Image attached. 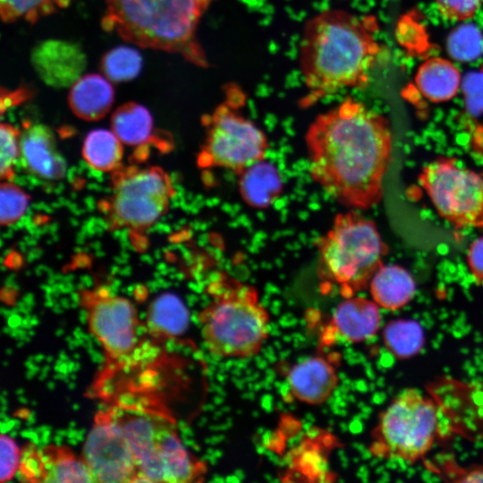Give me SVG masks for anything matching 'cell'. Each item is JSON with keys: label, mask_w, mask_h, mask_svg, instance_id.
Here are the masks:
<instances>
[{"label": "cell", "mask_w": 483, "mask_h": 483, "mask_svg": "<svg viewBox=\"0 0 483 483\" xmlns=\"http://www.w3.org/2000/svg\"><path fill=\"white\" fill-rule=\"evenodd\" d=\"M30 60L41 80L53 88L72 86L86 67V55L73 42L62 39H47L32 49Z\"/></svg>", "instance_id": "obj_13"}, {"label": "cell", "mask_w": 483, "mask_h": 483, "mask_svg": "<svg viewBox=\"0 0 483 483\" xmlns=\"http://www.w3.org/2000/svg\"><path fill=\"white\" fill-rule=\"evenodd\" d=\"M111 128L123 144L140 147L152 138L153 119L145 106L129 102L113 113Z\"/></svg>", "instance_id": "obj_22"}, {"label": "cell", "mask_w": 483, "mask_h": 483, "mask_svg": "<svg viewBox=\"0 0 483 483\" xmlns=\"http://www.w3.org/2000/svg\"><path fill=\"white\" fill-rule=\"evenodd\" d=\"M369 288L373 301L390 310L407 305L416 292L411 275L397 265L381 266L371 278Z\"/></svg>", "instance_id": "obj_18"}, {"label": "cell", "mask_w": 483, "mask_h": 483, "mask_svg": "<svg viewBox=\"0 0 483 483\" xmlns=\"http://www.w3.org/2000/svg\"><path fill=\"white\" fill-rule=\"evenodd\" d=\"M174 193L168 174L159 167H131L116 172L107 203L114 227L145 230L167 211Z\"/></svg>", "instance_id": "obj_9"}, {"label": "cell", "mask_w": 483, "mask_h": 483, "mask_svg": "<svg viewBox=\"0 0 483 483\" xmlns=\"http://www.w3.org/2000/svg\"><path fill=\"white\" fill-rule=\"evenodd\" d=\"M20 475L24 481L42 482L43 479V462L40 451L29 445L21 453L20 466L18 469Z\"/></svg>", "instance_id": "obj_33"}, {"label": "cell", "mask_w": 483, "mask_h": 483, "mask_svg": "<svg viewBox=\"0 0 483 483\" xmlns=\"http://www.w3.org/2000/svg\"><path fill=\"white\" fill-rule=\"evenodd\" d=\"M81 457L93 482H143L126 436L108 410L96 415Z\"/></svg>", "instance_id": "obj_11"}, {"label": "cell", "mask_w": 483, "mask_h": 483, "mask_svg": "<svg viewBox=\"0 0 483 483\" xmlns=\"http://www.w3.org/2000/svg\"><path fill=\"white\" fill-rule=\"evenodd\" d=\"M439 216L456 228L483 227V177L441 157L425 165L419 176Z\"/></svg>", "instance_id": "obj_10"}, {"label": "cell", "mask_w": 483, "mask_h": 483, "mask_svg": "<svg viewBox=\"0 0 483 483\" xmlns=\"http://www.w3.org/2000/svg\"><path fill=\"white\" fill-rule=\"evenodd\" d=\"M71 0H0V14L4 22L18 20L34 23L38 19L66 7Z\"/></svg>", "instance_id": "obj_27"}, {"label": "cell", "mask_w": 483, "mask_h": 483, "mask_svg": "<svg viewBox=\"0 0 483 483\" xmlns=\"http://www.w3.org/2000/svg\"><path fill=\"white\" fill-rule=\"evenodd\" d=\"M21 131L9 123H2L0 129V175L4 181H11L14 167L20 157Z\"/></svg>", "instance_id": "obj_30"}, {"label": "cell", "mask_w": 483, "mask_h": 483, "mask_svg": "<svg viewBox=\"0 0 483 483\" xmlns=\"http://www.w3.org/2000/svg\"><path fill=\"white\" fill-rule=\"evenodd\" d=\"M243 97L239 89L228 88L226 99L206 118L207 136L198 157L199 166L225 168L239 175L265 159L267 138L239 112Z\"/></svg>", "instance_id": "obj_8"}, {"label": "cell", "mask_w": 483, "mask_h": 483, "mask_svg": "<svg viewBox=\"0 0 483 483\" xmlns=\"http://www.w3.org/2000/svg\"><path fill=\"white\" fill-rule=\"evenodd\" d=\"M374 18L339 9L310 18L300 44V68L309 105L344 89H363L380 52Z\"/></svg>", "instance_id": "obj_2"}, {"label": "cell", "mask_w": 483, "mask_h": 483, "mask_svg": "<svg viewBox=\"0 0 483 483\" xmlns=\"http://www.w3.org/2000/svg\"><path fill=\"white\" fill-rule=\"evenodd\" d=\"M0 203L1 225L9 226L25 214L29 206V196L14 183L4 181L0 187Z\"/></svg>", "instance_id": "obj_28"}, {"label": "cell", "mask_w": 483, "mask_h": 483, "mask_svg": "<svg viewBox=\"0 0 483 483\" xmlns=\"http://www.w3.org/2000/svg\"><path fill=\"white\" fill-rule=\"evenodd\" d=\"M305 141L310 177L331 198L358 209L382 199L392 155V132L384 116L346 98L315 118Z\"/></svg>", "instance_id": "obj_1"}, {"label": "cell", "mask_w": 483, "mask_h": 483, "mask_svg": "<svg viewBox=\"0 0 483 483\" xmlns=\"http://www.w3.org/2000/svg\"><path fill=\"white\" fill-rule=\"evenodd\" d=\"M238 187L246 204L264 208L279 197L283 183L276 167L264 159L248 166L239 174Z\"/></svg>", "instance_id": "obj_19"}, {"label": "cell", "mask_w": 483, "mask_h": 483, "mask_svg": "<svg viewBox=\"0 0 483 483\" xmlns=\"http://www.w3.org/2000/svg\"><path fill=\"white\" fill-rule=\"evenodd\" d=\"M82 155L88 165L98 171L119 168L123 158V143L113 131L97 129L85 138Z\"/></svg>", "instance_id": "obj_24"}, {"label": "cell", "mask_w": 483, "mask_h": 483, "mask_svg": "<svg viewBox=\"0 0 483 483\" xmlns=\"http://www.w3.org/2000/svg\"><path fill=\"white\" fill-rule=\"evenodd\" d=\"M386 348L398 359H408L418 354L424 346L425 335L421 326L411 319H396L383 330Z\"/></svg>", "instance_id": "obj_25"}, {"label": "cell", "mask_w": 483, "mask_h": 483, "mask_svg": "<svg viewBox=\"0 0 483 483\" xmlns=\"http://www.w3.org/2000/svg\"><path fill=\"white\" fill-rule=\"evenodd\" d=\"M108 411L126 436L143 482L203 480L208 470L206 463L184 447L170 416L123 404Z\"/></svg>", "instance_id": "obj_4"}, {"label": "cell", "mask_w": 483, "mask_h": 483, "mask_svg": "<svg viewBox=\"0 0 483 483\" xmlns=\"http://www.w3.org/2000/svg\"><path fill=\"white\" fill-rule=\"evenodd\" d=\"M80 300L89 329L107 357L116 361L128 358L139 343L140 326L133 304L123 297L89 290L81 292Z\"/></svg>", "instance_id": "obj_12"}, {"label": "cell", "mask_w": 483, "mask_h": 483, "mask_svg": "<svg viewBox=\"0 0 483 483\" xmlns=\"http://www.w3.org/2000/svg\"><path fill=\"white\" fill-rule=\"evenodd\" d=\"M189 321L187 309L175 295L165 293L153 301L148 313V329L162 336L182 334Z\"/></svg>", "instance_id": "obj_23"}, {"label": "cell", "mask_w": 483, "mask_h": 483, "mask_svg": "<svg viewBox=\"0 0 483 483\" xmlns=\"http://www.w3.org/2000/svg\"><path fill=\"white\" fill-rule=\"evenodd\" d=\"M379 306L371 300L356 297L344 298L334 310L331 327L344 340L360 343L377 335L381 315Z\"/></svg>", "instance_id": "obj_16"}, {"label": "cell", "mask_w": 483, "mask_h": 483, "mask_svg": "<svg viewBox=\"0 0 483 483\" xmlns=\"http://www.w3.org/2000/svg\"><path fill=\"white\" fill-rule=\"evenodd\" d=\"M207 8L203 0H106L102 27L131 44L178 54L207 67L196 35Z\"/></svg>", "instance_id": "obj_3"}, {"label": "cell", "mask_w": 483, "mask_h": 483, "mask_svg": "<svg viewBox=\"0 0 483 483\" xmlns=\"http://www.w3.org/2000/svg\"><path fill=\"white\" fill-rule=\"evenodd\" d=\"M19 144V160L30 174L48 181L60 180L65 175V160L47 125L28 123L21 131Z\"/></svg>", "instance_id": "obj_14"}, {"label": "cell", "mask_w": 483, "mask_h": 483, "mask_svg": "<svg viewBox=\"0 0 483 483\" xmlns=\"http://www.w3.org/2000/svg\"><path fill=\"white\" fill-rule=\"evenodd\" d=\"M114 90L109 80L90 73L79 78L71 87L68 103L73 114L86 121L103 118L111 109Z\"/></svg>", "instance_id": "obj_17"}, {"label": "cell", "mask_w": 483, "mask_h": 483, "mask_svg": "<svg viewBox=\"0 0 483 483\" xmlns=\"http://www.w3.org/2000/svg\"><path fill=\"white\" fill-rule=\"evenodd\" d=\"M448 49L460 61L475 59L482 49V38L478 29L471 25L457 28L450 36Z\"/></svg>", "instance_id": "obj_29"}, {"label": "cell", "mask_w": 483, "mask_h": 483, "mask_svg": "<svg viewBox=\"0 0 483 483\" xmlns=\"http://www.w3.org/2000/svg\"><path fill=\"white\" fill-rule=\"evenodd\" d=\"M43 462L42 482H93L82 457L68 447L47 445L40 451Z\"/></svg>", "instance_id": "obj_21"}, {"label": "cell", "mask_w": 483, "mask_h": 483, "mask_svg": "<svg viewBox=\"0 0 483 483\" xmlns=\"http://www.w3.org/2000/svg\"><path fill=\"white\" fill-rule=\"evenodd\" d=\"M208 5L209 4V3L213 0H203Z\"/></svg>", "instance_id": "obj_37"}, {"label": "cell", "mask_w": 483, "mask_h": 483, "mask_svg": "<svg viewBox=\"0 0 483 483\" xmlns=\"http://www.w3.org/2000/svg\"><path fill=\"white\" fill-rule=\"evenodd\" d=\"M439 13L451 21L471 18L480 6L481 0H436Z\"/></svg>", "instance_id": "obj_32"}, {"label": "cell", "mask_w": 483, "mask_h": 483, "mask_svg": "<svg viewBox=\"0 0 483 483\" xmlns=\"http://www.w3.org/2000/svg\"><path fill=\"white\" fill-rule=\"evenodd\" d=\"M467 262L475 280L479 284L483 283V237L476 239L470 244Z\"/></svg>", "instance_id": "obj_34"}, {"label": "cell", "mask_w": 483, "mask_h": 483, "mask_svg": "<svg viewBox=\"0 0 483 483\" xmlns=\"http://www.w3.org/2000/svg\"><path fill=\"white\" fill-rule=\"evenodd\" d=\"M30 96L29 89L21 87L14 90L1 89V111L25 101Z\"/></svg>", "instance_id": "obj_35"}, {"label": "cell", "mask_w": 483, "mask_h": 483, "mask_svg": "<svg viewBox=\"0 0 483 483\" xmlns=\"http://www.w3.org/2000/svg\"><path fill=\"white\" fill-rule=\"evenodd\" d=\"M438 432L436 401L406 389L380 414L370 451L380 458L415 462L431 449Z\"/></svg>", "instance_id": "obj_7"}, {"label": "cell", "mask_w": 483, "mask_h": 483, "mask_svg": "<svg viewBox=\"0 0 483 483\" xmlns=\"http://www.w3.org/2000/svg\"><path fill=\"white\" fill-rule=\"evenodd\" d=\"M466 482H483V470H473L462 479Z\"/></svg>", "instance_id": "obj_36"}, {"label": "cell", "mask_w": 483, "mask_h": 483, "mask_svg": "<svg viewBox=\"0 0 483 483\" xmlns=\"http://www.w3.org/2000/svg\"><path fill=\"white\" fill-rule=\"evenodd\" d=\"M142 67L140 53L128 47H117L106 52L100 63L105 76L113 82H124L136 78Z\"/></svg>", "instance_id": "obj_26"}, {"label": "cell", "mask_w": 483, "mask_h": 483, "mask_svg": "<svg viewBox=\"0 0 483 483\" xmlns=\"http://www.w3.org/2000/svg\"><path fill=\"white\" fill-rule=\"evenodd\" d=\"M415 83L423 97L433 103H441L455 97L461 83V74L450 61L431 57L419 67Z\"/></svg>", "instance_id": "obj_20"}, {"label": "cell", "mask_w": 483, "mask_h": 483, "mask_svg": "<svg viewBox=\"0 0 483 483\" xmlns=\"http://www.w3.org/2000/svg\"><path fill=\"white\" fill-rule=\"evenodd\" d=\"M387 249L373 221L353 211L338 214L317 242L318 276L343 297H352L369 287Z\"/></svg>", "instance_id": "obj_6"}, {"label": "cell", "mask_w": 483, "mask_h": 483, "mask_svg": "<svg viewBox=\"0 0 483 483\" xmlns=\"http://www.w3.org/2000/svg\"><path fill=\"white\" fill-rule=\"evenodd\" d=\"M286 379L293 397L310 405L326 402L338 384L335 368L321 356L296 363L288 371Z\"/></svg>", "instance_id": "obj_15"}, {"label": "cell", "mask_w": 483, "mask_h": 483, "mask_svg": "<svg viewBox=\"0 0 483 483\" xmlns=\"http://www.w3.org/2000/svg\"><path fill=\"white\" fill-rule=\"evenodd\" d=\"M210 302L199 312L201 337L208 351L224 359H249L268 337L269 314L252 285L233 278L209 286Z\"/></svg>", "instance_id": "obj_5"}, {"label": "cell", "mask_w": 483, "mask_h": 483, "mask_svg": "<svg viewBox=\"0 0 483 483\" xmlns=\"http://www.w3.org/2000/svg\"><path fill=\"white\" fill-rule=\"evenodd\" d=\"M1 472L0 481L10 480L19 469L21 453L15 442L5 435L0 437Z\"/></svg>", "instance_id": "obj_31"}, {"label": "cell", "mask_w": 483, "mask_h": 483, "mask_svg": "<svg viewBox=\"0 0 483 483\" xmlns=\"http://www.w3.org/2000/svg\"><path fill=\"white\" fill-rule=\"evenodd\" d=\"M482 71H483V67H482Z\"/></svg>", "instance_id": "obj_38"}]
</instances>
